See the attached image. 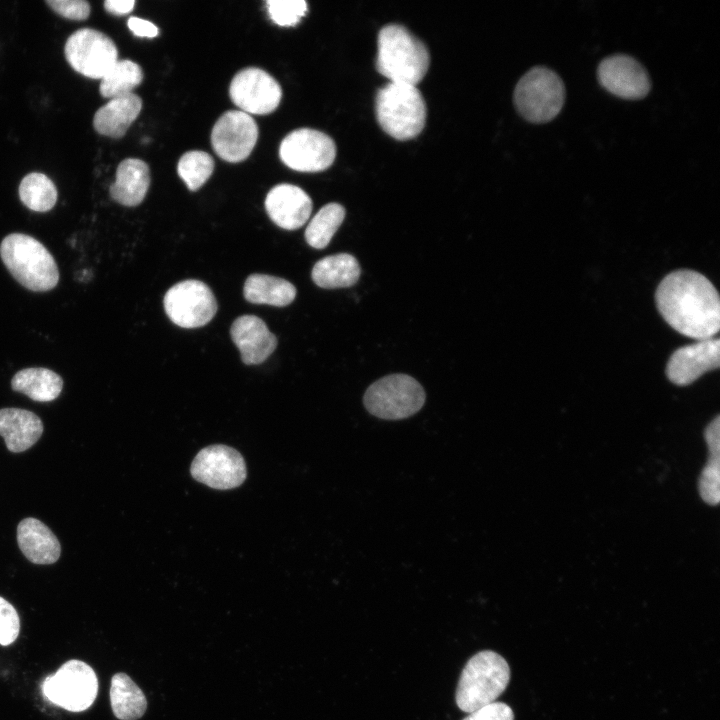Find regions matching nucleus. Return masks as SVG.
<instances>
[{"mask_svg":"<svg viewBox=\"0 0 720 720\" xmlns=\"http://www.w3.org/2000/svg\"><path fill=\"white\" fill-rule=\"evenodd\" d=\"M655 300L664 320L677 332L691 338H713L720 327L719 295L704 275L677 270L659 283Z\"/></svg>","mask_w":720,"mask_h":720,"instance_id":"obj_1","label":"nucleus"},{"mask_svg":"<svg viewBox=\"0 0 720 720\" xmlns=\"http://www.w3.org/2000/svg\"><path fill=\"white\" fill-rule=\"evenodd\" d=\"M376 68L390 82L416 86L426 75L430 54L426 45L407 28L389 24L378 34Z\"/></svg>","mask_w":720,"mask_h":720,"instance_id":"obj_2","label":"nucleus"},{"mask_svg":"<svg viewBox=\"0 0 720 720\" xmlns=\"http://www.w3.org/2000/svg\"><path fill=\"white\" fill-rule=\"evenodd\" d=\"M0 256L11 275L31 291H49L58 283L59 271L53 256L29 235H7L0 244Z\"/></svg>","mask_w":720,"mask_h":720,"instance_id":"obj_3","label":"nucleus"},{"mask_svg":"<svg viewBox=\"0 0 720 720\" xmlns=\"http://www.w3.org/2000/svg\"><path fill=\"white\" fill-rule=\"evenodd\" d=\"M377 121L384 132L400 140L418 136L426 122V104L414 85L389 82L376 94Z\"/></svg>","mask_w":720,"mask_h":720,"instance_id":"obj_4","label":"nucleus"},{"mask_svg":"<svg viewBox=\"0 0 720 720\" xmlns=\"http://www.w3.org/2000/svg\"><path fill=\"white\" fill-rule=\"evenodd\" d=\"M510 680L507 661L490 650L478 652L466 663L456 689V704L471 713L495 702Z\"/></svg>","mask_w":720,"mask_h":720,"instance_id":"obj_5","label":"nucleus"},{"mask_svg":"<svg viewBox=\"0 0 720 720\" xmlns=\"http://www.w3.org/2000/svg\"><path fill=\"white\" fill-rule=\"evenodd\" d=\"M565 86L559 75L544 66L529 69L517 82L514 103L519 114L532 123H546L561 111Z\"/></svg>","mask_w":720,"mask_h":720,"instance_id":"obj_6","label":"nucleus"},{"mask_svg":"<svg viewBox=\"0 0 720 720\" xmlns=\"http://www.w3.org/2000/svg\"><path fill=\"white\" fill-rule=\"evenodd\" d=\"M425 398L423 387L413 377L392 374L371 384L363 402L367 411L378 418L400 420L417 413Z\"/></svg>","mask_w":720,"mask_h":720,"instance_id":"obj_7","label":"nucleus"},{"mask_svg":"<svg viewBox=\"0 0 720 720\" xmlns=\"http://www.w3.org/2000/svg\"><path fill=\"white\" fill-rule=\"evenodd\" d=\"M97 692L98 680L94 670L80 660L67 661L42 683L44 697L71 712L88 709Z\"/></svg>","mask_w":720,"mask_h":720,"instance_id":"obj_8","label":"nucleus"},{"mask_svg":"<svg viewBox=\"0 0 720 720\" xmlns=\"http://www.w3.org/2000/svg\"><path fill=\"white\" fill-rule=\"evenodd\" d=\"M164 309L170 320L182 328L209 323L217 311L211 289L202 281L189 279L173 285L165 294Z\"/></svg>","mask_w":720,"mask_h":720,"instance_id":"obj_9","label":"nucleus"},{"mask_svg":"<svg viewBox=\"0 0 720 720\" xmlns=\"http://www.w3.org/2000/svg\"><path fill=\"white\" fill-rule=\"evenodd\" d=\"M64 53L76 72L92 79H101L118 60L113 40L91 28L72 33L65 43Z\"/></svg>","mask_w":720,"mask_h":720,"instance_id":"obj_10","label":"nucleus"},{"mask_svg":"<svg viewBox=\"0 0 720 720\" xmlns=\"http://www.w3.org/2000/svg\"><path fill=\"white\" fill-rule=\"evenodd\" d=\"M282 162L299 172H320L329 168L336 157V145L327 134L300 128L287 134L279 148Z\"/></svg>","mask_w":720,"mask_h":720,"instance_id":"obj_11","label":"nucleus"},{"mask_svg":"<svg viewBox=\"0 0 720 720\" xmlns=\"http://www.w3.org/2000/svg\"><path fill=\"white\" fill-rule=\"evenodd\" d=\"M231 100L247 114L266 115L279 106L280 84L268 72L247 67L233 77L229 87Z\"/></svg>","mask_w":720,"mask_h":720,"instance_id":"obj_12","label":"nucleus"},{"mask_svg":"<svg viewBox=\"0 0 720 720\" xmlns=\"http://www.w3.org/2000/svg\"><path fill=\"white\" fill-rule=\"evenodd\" d=\"M246 472L241 454L225 445L203 448L191 464V475L195 480L221 490L241 485Z\"/></svg>","mask_w":720,"mask_h":720,"instance_id":"obj_13","label":"nucleus"},{"mask_svg":"<svg viewBox=\"0 0 720 720\" xmlns=\"http://www.w3.org/2000/svg\"><path fill=\"white\" fill-rule=\"evenodd\" d=\"M258 139L255 120L241 110H229L222 114L213 126L211 145L224 161L238 163L245 160L254 149Z\"/></svg>","mask_w":720,"mask_h":720,"instance_id":"obj_14","label":"nucleus"},{"mask_svg":"<svg viewBox=\"0 0 720 720\" xmlns=\"http://www.w3.org/2000/svg\"><path fill=\"white\" fill-rule=\"evenodd\" d=\"M597 78L607 91L624 99L644 98L651 89L647 70L626 54H614L602 59L597 68Z\"/></svg>","mask_w":720,"mask_h":720,"instance_id":"obj_15","label":"nucleus"},{"mask_svg":"<svg viewBox=\"0 0 720 720\" xmlns=\"http://www.w3.org/2000/svg\"><path fill=\"white\" fill-rule=\"evenodd\" d=\"M720 341L718 338L699 340L680 347L670 356L666 365L668 379L678 385H689L702 374L719 368Z\"/></svg>","mask_w":720,"mask_h":720,"instance_id":"obj_16","label":"nucleus"},{"mask_svg":"<svg viewBox=\"0 0 720 720\" xmlns=\"http://www.w3.org/2000/svg\"><path fill=\"white\" fill-rule=\"evenodd\" d=\"M312 207V200L304 190L287 183L274 186L265 199L270 219L286 230L302 227L309 219Z\"/></svg>","mask_w":720,"mask_h":720,"instance_id":"obj_17","label":"nucleus"},{"mask_svg":"<svg viewBox=\"0 0 720 720\" xmlns=\"http://www.w3.org/2000/svg\"><path fill=\"white\" fill-rule=\"evenodd\" d=\"M230 334L247 365L264 362L277 346L275 335L262 319L254 315L238 317L231 326Z\"/></svg>","mask_w":720,"mask_h":720,"instance_id":"obj_18","label":"nucleus"},{"mask_svg":"<svg viewBox=\"0 0 720 720\" xmlns=\"http://www.w3.org/2000/svg\"><path fill=\"white\" fill-rule=\"evenodd\" d=\"M17 542L24 556L34 564H52L60 557L57 537L36 518H25L18 524Z\"/></svg>","mask_w":720,"mask_h":720,"instance_id":"obj_19","label":"nucleus"},{"mask_svg":"<svg viewBox=\"0 0 720 720\" xmlns=\"http://www.w3.org/2000/svg\"><path fill=\"white\" fill-rule=\"evenodd\" d=\"M43 424L33 412L21 408L0 409V436L14 453L23 452L41 437Z\"/></svg>","mask_w":720,"mask_h":720,"instance_id":"obj_20","label":"nucleus"},{"mask_svg":"<svg viewBox=\"0 0 720 720\" xmlns=\"http://www.w3.org/2000/svg\"><path fill=\"white\" fill-rule=\"evenodd\" d=\"M150 169L146 162L137 158L121 161L116 170V180L111 184V198L128 207L139 205L145 198L150 186Z\"/></svg>","mask_w":720,"mask_h":720,"instance_id":"obj_21","label":"nucleus"},{"mask_svg":"<svg viewBox=\"0 0 720 720\" xmlns=\"http://www.w3.org/2000/svg\"><path fill=\"white\" fill-rule=\"evenodd\" d=\"M141 109L142 100L134 93L112 98L95 112L93 126L101 135L121 138L136 120Z\"/></svg>","mask_w":720,"mask_h":720,"instance_id":"obj_22","label":"nucleus"},{"mask_svg":"<svg viewBox=\"0 0 720 720\" xmlns=\"http://www.w3.org/2000/svg\"><path fill=\"white\" fill-rule=\"evenodd\" d=\"M360 272L359 263L353 255L340 253L317 261L311 277L321 288H345L353 286L358 281Z\"/></svg>","mask_w":720,"mask_h":720,"instance_id":"obj_23","label":"nucleus"},{"mask_svg":"<svg viewBox=\"0 0 720 720\" xmlns=\"http://www.w3.org/2000/svg\"><path fill=\"white\" fill-rule=\"evenodd\" d=\"M14 391L27 395L38 402L55 400L63 388L62 378L43 367H30L18 371L11 380Z\"/></svg>","mask_w":720,"mask_h":720,"instance_id":"obj_24","label":"nucleus"},{"mask_svg":"<svg viewBox=\"0 0 720 720\" xmlns=\"http://www.w3.org/2000/svg\"><path fill=\"white\" fill-rule=\"evenodd\" d=\"M296 288L289 281L266 274H252L244 284L245 299L254 304L277 307L289 305L296 297Z\"/></svg>","mask_w":720,"mask_h":720,"instance_id":"obj_25","label":"nucleus"},{"mask_svg":"<svg viewBox=\"0 0 720 720\" xmlns=\"http://www.w3.org/2000/svg\"><path fill=\"white\" fill-rule=\"evenodd\" d=\"M110 702L114 715L120 720H137L147 708L143 692L125 673L112 677Z\"/></svg>","mask_w":720,"mask_h":720,"instance_id":"obj_26","label":"nucleus"},{"mask_svg":"<svg viewBox=\"0 0 720 720\" xmlns=\"http://www.w3.org/2000/svg\"><path fill=\"white\" fill-rule=\"evenodd\" d=\"M143 80L142 68L134 61L117 62L101 78L99 92L105 98H116L129 93Z\"/></svg>","mask_w":720,"mask_h":720,"instance_id":"obj_27","label":"nucleus"},{"mask_svg":"<svg viewBox=\"0 0 720 720\" xmlns=\"http://www.w3.org/2000/svg\"><path fill=\"white\" fill-rule=\"evenodd\" d=\"M345 209L338 203L324 205L313 216L305 230L306 242L315 249L325 248L342 224Z\"/></svg>","mask_w":720,"mask_h":720,"instance_id":"obj_28","label":"nucleus"},{"mask_svg":"<svg viewBox=\"0 0 720 720\" xmlns=\"http://www.w3.org/2000/svg\"><path fill=\"white\" fill-rule=\"evenodd\" d=\"M19 197L22 203L32 211L51 210L57 201V189L52 180L38 172L27 174L20 182Z\"/></svg>","mask_w":720,"mask_h":720,"instance_id":"obj_29","label":"nucleus"},{"mask_svg":"<svg viewBox=\"0 0 720 720\" xmlns=\"http://www.w3.org/2000/svg\"><path fill=\"white\" fill-rule=\"evenodd\" d=\"M214 160L210 154L201 150L184 153L177 165V172L190 191L201 188L214 171Z\"/></svg>","mask_w":720,"mask_h":720,"instance_id":"obj_30","label":"nucleus"},{"mask_svg":"<svg viewBox=\"0 0 720 720\" xmlns=\"http://www.w3.org/2000/svg\"><path fill=\"white\" fill-rule=\"evenodd\" d=\"M266 3L271 20L283 27L299 23L308 10L304 0H268Z\"/></svg>","mask_w":720,"mask_h":720,"instance_id":"obj_31","label":"nucleus"},{"mask_svg":"<svg viewBox=\"0 0 720 720\" xmlns=\"http://www.w3.org/2000/svg\"><path fill=\"white\" fill-rule=\"evenodd\" d=\"M719 456L709 457L699 478L698 488L701 498L709 505H717L720 498V462Z\"/></svg>","mask_w":720,"mask_h":720,"instance_id":"obj_32","label":"nucleus"},{"mask_svg":"<svg viewBox=\"0 0 720 720\" xmlns=\"http://www.w3.org/2000/svg\"><path fill=\"white\" fill-rule=\"evenodd\" d=\"M20 631V619L16 609L4 598L0 597V644L8 646L13 643Z\"/></svg>","mask_w":720,"mask_h":720,"instance_id":"obj_33","label":"nucleus"},{"mask_svg":"<svg viewBox=\"0 0 720 720\" xmlns=\"http://www.w3.org/2000/svg\"><path fill=\"white\" fill-rule=\"evenodd\" d=\"M46 3L62 17L84 20L90 14V4L84 0H47Z\"/></svg>","mask_w":720,"mask_h":720,"instance_id":"obj_34","label":"nucleus"},{"mask_svg":"<svg viewBox=\"0 0 720 720\" xmlns=\"http://www.w3.org/2000/svg\"><path fill=\"white\" fill-rule=\"evenodd\" d=\"M463 720H514V714L507 704L495 701L469 713Z\"/></svg>","mask_w":720,"mask_h":720,"instance_id":"obj_35","label":"nucleus"},{"mask_svg":"<svg viewBox=\"0 0 720 720\" xmlns=\"http://www.w3.org/2000/svg\"><path fill=\"white\" fill-rule=\"evenodd\" d=\"M127 25L132 33L138 37L154 38L159 34L158 28L152 22L138 17H130Z\"/></svg>","mask_w":720,"mask_h":720,"instance_id":"obj_36","label":"nucleus"},{"mask_svg":"<svg viewBox=\"0 0 720 720\" xmlns=\"http://www.w3.org/2000/svg\"><path fill=\"white\" fill-rule=\"evenodd\" d=\"M719 426V416H716L705 429L704 436L711 456H720Z\"/></svg>","mask_w":720,"mask_h":720,"instance_id":"obj_37","label":"nucleus"},{"mask_svg":"<svg viewBox=\"0 0 720 720\" xmlns=\"http://www.w3.org/2000/svg\"><path fill=\"white\" fill-rule=\"evenodd\" d=\"M134 5V0H106L104 2L105 9L114 15L128 14L133 10Z\"/></svg>","mask_w":720,"mask_h":720,"instance_id":"obj_38","label":"nucleus"}]
</instances>
